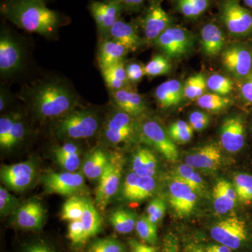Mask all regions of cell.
Masks as SVG:
<instances>
[{
    "instance_id": "60d3db41",
    "label": "cell",
    "mask_w": 252,
    "mask_h": 252,
    "mask_svg": "<svg viewBox=\"0 0 252 252\" xmlns=\"http://www.w3.org/2000/svg\"><path fill=\"white\" fill-rule=\"evenodd\" d=\"M169 59L162 55H155L145 66V75L154 77L157 76L164 75L170 72L171 69Z\"/></svg>"
},
{
    "instance_id": "681fc988",
    "label": "cell",
    "mask_w": 252,
    "mask_h": 252,
    "mask_svg": "<svg viewBox=\"0 0 252 252\" xmlns=\"http://www.w3.org/2000/svg\"><path fill=\"white\" fill-rule=\"evenodd\" d=\"M127 79L130 83H137L145 75L144 66L141 63H131L126 65Z\"/></svg>"
},
{
    "instance_id": "8992f818",
    "label": "cell",
    "mask_w": 252,
    "mask_h": 252,
    "mask_svg": "<svg viewBox=\"0 0 252 252\" xmlns=\"http://www.w3.org/2000/svg\"><path fill=\"white\" fill-rule=\"evenodd\" d=\"M124 159L119 154H113L102 176L99 177L98 185L95 190V203L101 211L106 207L115 195L120 187Z\"/></svg>"
},
{
    "instance_id": "f5cc1de1",
    "label": "cell",
    "mask_w": 252,
    "mask_h": 252,
    "mask_svg": "<svg viewBox=\"0 0 252 252\" xmlns=\"http://www.w3.org/2000/svg\"><path fill=\"white\" fill-rule=\"evenodd\" d=\"M122 4L124 11L135 12L139 11L143 6L146 0H113Z\"/></svg>"
},
{
    "instance_id": "94428289",
    "label": "cell",
    "mask_w": 252,
    "mask_h": 252,
    "mask_svg": "<svg viewBox=\"0 0 252 252\" xmlns=\"http://www.w3.org/2000/svg\"><path fill=\"white\" fill-rule=\"evenodd\" d=\"M185 252H205V247L200 243L191 242L186 246Z\"/></svg>"
},
{
    "instance_id": "3957f363",
    "label": "cell",
    "mask_w": 252,
    "mask_h": 252,
    "mask_svg": "<svg viewBox=\"0 0 252 252\" xmlns=\"http://www.w3.org/2000/svg\"><path fill=\"white\" fill-rule=\"evenodd\" d=\"M97 112L89 109H74L57 120L56 135L67 140H83L94 137L100 129Z\"/></svg>"
},
{
    "instance_id": "ee69618b",
    "label": "cell",
    "mask_w": 252,
    "mask_h": 252,
    "mask_svg": "<svg viewBox=\"0 0 252 252\" xmlns=\"http://www.w3.org/2000/svg\"><path fill=\"white\" fill-rule=\"evenodd\" d=\"M19 201L17 198L4 188L0 187V213L1 216H6L18 208Z\"/></svg>"
},
{
    "instance_id": "603a6c76",
    "label": "cell",
    "mask_w": 252,
    "mask_h": 252,
    "mask_svg": "<svg viewBox=\"0 0 252 252\" xmlns=\"http://www.w3.org/2000/svg\"><path fill=\"white\" fill-rule=\"evenodd\" d=\"M129 50L118 41L105 38L99 42L97 49V63L101 70L122 62Z\"/></svg>"
},
{
    "instance_id": "484cf974",
    "label": "cell",
    "mask_w": 252,
    "mask_h": 252,
    "mask_svg": "<svg viewBox=\"0 0 252 252\" xmlns=\"http://www.w3.org/2000/svg\"><path fill=\"white\" fill-rule=\"evenodd\" d=\"M225 46V36L220 27L214 23L203 26L201 31V46L204 54L215 57L223 51Z\"/></svg>"
},
{
    "instance_id": "d6a6232c",
    "label": "cell",
    "mask_w": 252,
    "mask_h": 252,
    "mask_svg": "<svg viewBox=\"0 0 252 252\" xmlns=\"http://www.w3.org/2000/svg\"><path fill=\"white\" fill-rule=\"evenodd\" d=\"M207 79L203 73L194 74L184 84V92L187 98L197 99L205 94L207 89Z\"/></svg>"
},
{
    "instance_id": "83f0119b",
    "label": "cell",
    "mask_w": 252,
    "mask_h": 252,
    "mask_svg": "<svg viewBox=\"0 0 252 252\" xmlns=\"http://www.w3.org/2000/svg\"><path fill=\"white\" fill-rule=\"evenodd\" d=\"M109 158L108 156L102 149L93 151L83 164V175L90 180H99L107 167Z\"/></svg>"
},
{
    "instance_id": "7bdbcfd3",
    "label": "cell",
    "mask_w": 252,
    "mask_h": 252,
    "mask_svg": "<svg viewBox=\"0 0 252 252\" xmlns=\"http://www.w3.org/2000/svg\"><path fill=\"white\" fill-rule=\"evenodd\" d=\"M207 84L209 90L222 96L228 95L233 89V81L220 74H212L207 78Z\"/></svg>"
},
{
    "instance_id": "d4e9b609",
    "label": "cell",
    "mask_w": 252,
    "mask_h": 252,
    "mask_svg": "<svg viewBox=\"0 0 252 252\" xmlns=\"http://www.w3.org/2000/svg\"><path fill=\"white\" fill-rule=\"evenodd\" d=\"M236 192L233 185L225 180L217 182L213 189L214 207L219 215L230 211L236 203Z\"/></svg>"
},
{
    "instance_id": "c3c4849f",
    "label": "cell",
    "mask_w": 252,
    "mask_h": 252,
    "mask_svg": "<svg viewBox=\"0 0 252 252\" xmlns=\"http://www.w3.org/2000/svg\"><path fill=\"white\" fill-rule=\"evenodd\" d=\"M21 252H58L51 243L44 240H35L23 247Z\"/></svg>"
},
{
    "instance_id": "680465c9",
    "label": "cell",
    "mask_w": 252,
    "mask_h": 252,
    "mask_svg": "<svg viewBox=\"0 0 252 252\" xmlns=\"http://www.w3.org/2000/svg\"><path fill=\"white\" fill-rule=\"evenodd\" d=\"M234 250L225 246V245H220V243L212 244V245H207L205 247V252H235Z\"/></svg>"
},
{
    "instance_id": "d590c367",
    "label": "cell",
    "mask_w": 252,
    "mask_h": 252,
    "mask_svg": "<svg viewBox=\"0 0 252 252\" xmlns=\"http://www.w3.org/2000/svg\"><path fill=\"white\" fill-rule=\"evenodd\" d=\"M197 103L204 109L218 112L229 107L232 99L216 94H205L197 99Z\"/></svg>"
},
{
    "instance_id": "ac0fdd59",
    "label": "cell",
    "mask_w": 252,
    "mask_h": 252,
    "mask_svg": "<svg viewBox=\"0 0 252 252\" xmlns=\"http://www.w3.org/2000/svg\"><path fill=\"white\" fill-rule=\"evenodd\" d=\"M157 187L154 177H142L132 172L124 180L123 198L130 202H139L152 196Z\"/></svg>"
},
{
    "instance_id": "5b68a950",
    "label": "cell",
    "mask_w": 252,
    "mask_h": 252,
    "mask_svg": "<svg viewBox=\"0 0 252 252\" xmlns=\"http://www.w3.org/2000/svg\"><path fill=\"white\" fill-rule=\"evenodd\" d=\"M220 19L230 35L236 37L252 36V13L242 6L240 0H221Z\"/></svg>"
},
{
    "instance_id": "11a10c76",
    "label": "cell",
    "mask_w": 252,
    "mask_h": 252,
    "mask_svg": "<svg viewBox=\"0 0 252 252\" xmlns=\"http://www.w3.org/2000/svg\"><path fill=\"white\" fill-rule=\"evenodd\" d=\"M11 94L10 91L4 86L0 89V111L1 112L6 109L11 101Z\"/></svg>"
},
{
    "instance_id": "d6986e66",
    "label": "cell",
    "mask_w": 252,
    "mask_h": 252,
    "mask_svg": "<svg viewBox=\"0 0 252 252\" xmlns=\"http://www.w3.org/2000/svg\"><path fill=\"white\" fill-rule=\"evenodd\" d=\"M14 213L15 224L24 230L41 229L45 220V209L36 200L23 203Z\"/></svg>"
},
{
    "instance_id": "9c48e42d",
    "label": "cell",
    "mask_w": 252,
    "mask_h": 252,
    "mask_svg": "<svg viewBox=\"0 0 252 252\" xmlns=\"http://www.w3.org/2000/svg\"><path fill=\"white\" fill-rule=\"evenodd\" d=\"M46 193L74 195L85 187L84 175L79 172L47 171L41 177Z\"/></svg>"
},
{
    "instance_id": "8d00e7d4",
    "label": "cell",
    "mask_w": 252,
    "mask_h": 252,
    "mask_svg": "<svg viewBox=\"0 0 252 252\" xmlns=\"http://www.w3.org/2000/svg\"><path fill=\"white\" fill-rule=\"evenodd\" d=\"M135 230L142 241L153 246L157 243V225L151 222L147 216L143 215L137 220Z\"/></svg>"
},
{
    "instance_id": "7c38bea8",
    "label": "cell",
    "mask_w": 252,
    "mask_h": 252,
    "mask_svg": "<svg viewBox=\"0 0 252 252\" xmlns=\"http://www.w3.org/2000/svg\"><path fill=\"white\" fill-rule=\"evenodd\" d=\"M141 136L146 142L153 146L167 160L174 162L178 158V149L175 142L156 121L148 120L142 124Z\"/></svg>"
},
{
    "instance_id": "4316f807",
    "label": "cell",
    "mask_w": 252,
    "mask_h": 252,
    "mask_svg": "<svg viewBox=\"0 0 252 252\" xmlns=\"http://www.w3.org/2000/svg\"><path fill=\"white\" fill-rule=\"evenodd\" d=\"M132 172L142 177H154L158 168V160L153 152L140 148L134 154L132 162Z\"/></svg>"
},
{
    "instance_id": "6f0895ef",
    "label": "cell",
    "mask_w": 252,
    "mask_h": 252,
    "mask_svg": "<svg viewBox=\"0 0 252 252\" xmlns=\"http://www.w3.org/2000/svg\"><path fill=\"white\" fill-rule=\"evenodd\" d=\"M165 210H166V206H165V203L158 210L154 212V214L148 215L147 217H148L151 222H152L154 224L157 225L162 220L163 217L165 216Z\"/></svg>"
},
{
    "instance_id": "7a4b0ae2",
    "label": "cell",
    "mask_w": 252,
    "mask_h": 252,
    "mask_svg": "<svg viewBox=\"0 0 252 252\" xmlns=\"http://www.w3.org/2000/svg\"><path fill=\"white\" fill-rule=\"evenodd\" d=\"M0 11L17 27L46 37L54 36L65 21L42 0H4Z\"/></svg>"
},
{
    "instance_id": "9f6ffc18",
    "label": "cell",
    "mask_w": 252,
    "mask_h": 252,
    "mask_svg": "<svg viewBox=\"0 0 252 252\" xmlns=\"http://www.w3.org/2000/svg\"><path fill=\"white\" fill-rule=\"evenodd\" d=\"M54 152L60 154H74L79 153V149L77 144L72 142H67L60 146L54 150Z\"/></svg>"
},
{
    "instance_id": "9a60e30c",
    "label": "cell",
    "mask_w": 252,
    "mask_h": 252,
    "mask_svg": "<svg viewBox=\"0 0 252 252\" xmlns=\"http://www.w3.org/2000/svg\"><path fill=\"white\" fill-rule=\"evenodd\" d=\"M35 175V166L31 161L3 165L0 171L1 180L4 185L18 192L27 189L34 181Z\"/></svg>"
},
{
    "instance_id": "1f68e13d",
    "label": "cell",
    "mask_w": 252,
    "mask_h": 252,
    "mask_svg": "<svg viewBox=\"0 0 252 252\" xmlns=\"http://www.w3.org/2000/svg\"><path fill=\"white\" fill-rule=\"evenodd\" d=\"M175 178L187 184L196 193H201L205 190V183L203 179L198 172L195 171L193 167L187 164H182L177 167Z\"/></svg>"
},
{
    "instance_id": "be15d7a7",
    "label": "cell",
    "mask_w": 252,
    "mask_h": 252,
    "mask_svg": "<svg viewBox=\"0 0 252 252\" xmlns=\"http://www.w3.org/2000/svg\"><path fill=\"white\" fill-rule=\"evenodd\" d=\"M42 1H44V0H42Z\"/></svg>"
},
{
    "instance_id": "f907efd6",
    "label": "cell",
    "mask_w": 252,
    "mask_h": 252,
    "mask_svg": "<svg viewBox=\"0 0 252 252\" xmlns=\"http://www.w3.org/2000/svg\"><path fill=\"white\" fill-rule=\"evenodd\" d=\"M240 94L244 102L252 104V72L240 81Z\"/></svg>"
},
{
    "instance_id": "4fadbf2b",
    "label": "cell",
    "mask_w": 252,
    "mask_h": 252,
    "mask_svg": "<svg viewBox=\"0 0 252 252\" xmlns=\"http://www.w3.org/2000/svg\"><path fill=\"white\" fill-rule=\"evenodd\" d=\"M89 9L102 39L107 36L111 28L120 19L124 11L122 4L113 0H91Z\"/></svg>"
},
{
    "instance_id": "30bf717a",
    "label": "cell",
    "mask_w": 252,
    "mask_h": 252,
    "mask_svg": "<svg viewBox=\"0 0 252 252\" xmlns=\"http://www.w3.org/2000/svg\"><path fill=\"white\" fill-rule=\"evenodd\" d=\"M223 67L237 80L242 81L252 72V49L243 44H235L223 50Z\"/></svg>"
},
{
    "instance_id": "db71d44e",
    "label": "cell",
    "mask_w": 252,
    "mask_h": 252,
    "mask_svg": "<svg viewBox=\"0 0 252 252\" xmlns=\"http://www.w3.org/2000/svg\"><path fill=\"white\" fill-rule=\"evenodd\" d=\"M129 246L131 252H158L157 249L153 245H146L133 239L129 241Z\"/></svg>"
},
{
    "instance_id": "91938a15",
    "label": "cell",
    "mask_w": 252,
    "mask_h": 252,
    "mask_svg": "<svg viewBox=\"0 0 252 252\" xmlns=\"http://www.w3.org/2000/svg\"><path fill=\"white\" fill-rule=\"evenodd\" d=\"M163 204H165L163 200L161 198H155L149 204L148 206L147 207V216L148 215H152L154 212L158 210Z\"/></svg>"
},
{
    "instance_id": "44dd1931",
    "label": "cell",
    "mask_w": 252,
    "mask_h": 252,
    "mask_svg": "<svg viewBox=\"0 0 252 252\" xmlns=\"http://www.w3.org/2000/svg\"><path fill=\"white\" fill-rule=\"evenodd\" d=\"M109 95L116 108L130 114L132 117H140L146 112L147 105L143 97L129 87L121 90L109 91Z\"/></svg>"
},
{
    "instance_id": "836d02e7",
    "label": "cell",
    "mask_w": 252,
    "mask_h": 252,
    "mask_svg": "<svg viewBox=\"0 0 252 252\" xmlns=\"http://www.w3.org/2000/svg\"><path fill=\"white\" fill-rule=\"evenodd\" d=\"M210 0H177L179 11L188 18H196L205 12L209 7Z\"/></svg>"
},
{
    "instance_id": "bcb514c9",
    "label": "cell",
    "mask_w": 252,
    "mask_h": 252,
    "mask_svg": "<svg viewBox=\"0 0 252 252\" xmlns=\"http://www.w3.org/2000/svg\"><path fill=\"white\" fill-rule=\"evenodd\" d=\"M68 238L74 245H79L86 241L84 225L81 220L69 222L68 225Z\"/></svg>"
},
{
    "instance_id": "816d5d0a",
    "label": "cell",
    "mask_w": 252,
    "mask_h": 252,
    "mask_svg": "<svg viewBox=\"0 0 252 252\" xmlns=\"http://www.w3.org/2000/svg\"><path fill=\"white\" fill-rule=\"evenodd\" d=\"M160 252H180L178 239L173 233H167L162 242Z\"/></svg>"
},
{
    "instance_id": "7dc6e473",
    "label": "cell",
    "mask_w": 252,
    "mask_h": 252,
    "mask_svg": "<svg viewBox=\"0 0 252 252\" xmlns=\"http://www.w3.org/2000/svg\"><path fill=\"white\" fill-rule=\"evenodd\" d=\"M189 122L194 130H205L210 124V118L205 113L195 111L192 112L189 117Z\"/></svg>"
},
{
    "instance_id": "52a82bcc",
    "label": "cell",
    "mask_w": 252,
    "mask_h": 252,
    "mask_svg": "<svg viewBox=\"0 0 252 252\" xmlns=\"http://www.w3.org/2000/svg\"><path fill=\"white\" fill-rule=\"evenodd\" d=\"M154 44L167 59H180L193 49L195 38L188 30L171 26L157 38Z\"/></svg>"
},
{
    "instance_id": "cb8c5ba5",
    "label": "cell",
    "mask_w": 252,
    "mask_h": 252,
    "mask_svg": "<svg viewBox=\"0 0 252 252\" xmlns=\"http://www.w3.org/2000/svg\"><path fill=\"white\" fill-rule=\"evenodd\" d=\"M155 97L163 108L178 105L185 97L184 85L176 79L165 81L156 89Z\"/></svg>"
},
{
    "instance_id": "ba28073f",
    "label": "cell",
    "mask_w": 252,
    "mask_h": 252,
    "mask_svg": "<svg viewBox=\"0 0 252 252\" xmlns=\"http://www.w3.org/2000/svg\"><path fill=\"white\" fill-rule=\"evenodd\" d=\"M135 132L133 117L116 108L106 119L102 136L107 143L118 145L130 140Z\"/></svg>"
},
{
    "instance_id": "b9f144b4",
    "label": "cell",
    "mask_w": 252,
    "mask_h": 252,
    "mask_svg": "<svg viewBox=\"0 0 252 252\" xmlns=\"http://www.w3.org/2000/svg\"><path fill=\"white\" fill-rule=\"evenodd\" d=\"M193 129L185 121H177L169 127L168 135L175 142L185 144L191 140Z\"/></svg>"
},
{
    "instance_id": "e575fe53",
    "label": "cell",
    "mask_w": 252,
    "mask_h": 252,
    "mask_svg": "<svg viewBox=\"0 0 252 252\" xmlns=\"http://www.w3.org/2000/svg\"><path fill=\"white\" fill-rule=\"evenodd\" d=\"M27 127L23 122L22 117L18 114H15L14 122L10 128L9 135L6 139L2 149H11L14 148L23 142L26 137Z\"/></svg>"
},
{
    "instance_id": "6da1fadb",
    "label": "cell",
    "mask_w": 252,
    "mask_h": 252,
    "mask_svg": "<svg viewBox=\"0 0 252 252\" xmlns=\"http://www.w3.org/2000/svg\"><path fill=\"white\" fill-rule=\"evenodd\" d=\"M21 95L41 120H59L79 105L75 91L57 79L37 81L23 89Z\"/></svg>"
},
{
    "instance_id": "4dcf8cb0",
    "label": "cell",
    "mask_w": 252,
    "mask_h": 252,
    "mask_svg": "<svg viewBox=\"0 0 252 252\" xmlns=\"http://www.w3.org/2000/svg\"><path fill=\"white\" fill-rule=\"evenodd\" d=\"M109 220L114 229L121 234H127L135 230L137 220L135 214L126 209L114 210Z\"/></svg>"
},
{
    "instance_id": "6125c7cd",
    "label": "cell",
    "mask_w": 252,
    "mask_h": 252,
    "mask_svg": "<svg viewBox=\"0 0 252 252\" xmlns=\"http://www.w3.org/2000/svg\"><path fill=\"white\" fill-rule=\"evenodd\" d=\"M243 1L248 7L252 9V0H243Z\"/></svg>"
},
{
    "instance_id": "277c9868",
    "label": "cell",
    "mask_w": 252,
    "mask_h": 252,
    "mask_svg": "<svg viewBox=\"0 0 252 252\" xmlns=\"http://www.w3.org/2000/svg\"><path fill=\"white\" fill-rule=\"evenodd\" d=\"M212 238L217 243L234 250H245L252 244V232L243 219L227 217L216 222L210 230Z\"/></svg>"
},
{
    "instance_id": "2e32d148",
    "label": "cell",
    "mask_w": 252,
    "mask_h": 252,
    "mask_svg": "<svg viewBox=\"0 0 252 252\" xmlns=\"http://www.w3.org/2000/svg\"><path fill=\"white\" fill-rule=\"evenodd\" d=\"M169 203L177 217H188L196 205L197 193L187 184L174 178L169 187Z\"/></svg>"
},
{
    "instance_id": "74e56055",
    "label": "cell",
    "mask_w": 252,
    "mask_h": 252,
    "mask_svg": "<svg viewBox=\"0 0 252 252\" xmlns=\"http://www.w3.org/2000/svg\"><path fill=\"white\" fill-rule=\"evenodd\" d=\"M233 187L238 198L242 203L248 204L252 201V175L240 173L234 177Z\"/></svg>"
},
{
    "instance_id": "7402d4cb",
    "label": "cell",
    "mask_w": 252,
    "mask_h": 252,
    "mask_svg": "<svg viewBox=\"0 0 252 252\" xmlns=\"http://www.w3.org/2000/svg\"><path fill=\"white\" fill-rule=\"evenodd\" d=\"M105 38L118 41L130 51H137L145 41L139 35L133 24L126 23L122 18L114 23Z\"/></svg>"
},
{
    "instance_id": "f35d334b",
    "label": "cell",
    "mask_w": 252,
    "mask_h": 252,
    "mask_svg": "<svg viewBox=\"0 0 252 252\" xmlns=\"http://www.w3.org/2000/svg\"><path fill=\"white\" fill-rule=\"evenodd\" d=\"M86 252H127V248L117 239L99 238L89 244Z\"/></svg>"
},
{
    "instance_id": "e0dca14e",
    "label": "cell",
    "mask_w": 252,
    "mask_h": 252,
    "mask_svg": "<svg viewBox=\"0 0 252 252\" xmlns=\"http://www.w3.org/2000/svg\"><path fill=\"white\" fill-rule=\"evenodd\" d=\"M246 139L245 122L240 116L227 118L220 127L222 147L230 153H236L243 148Z\"/></svg>"
},
{
    "instance_id": "5bb4252c",
    "label": "cell",
    "mask_w": 252,
    "mask_h": 252,
    "mask_svg": "<svg viewBox=\"0 0 252 252\" xmlns=\"http://www.w3.org/2000/svg\"><path fill=\"white\" fill-rule=\"evenodd\" d=\"M172 18L162 8L160 0H152L142 19L144 40L154 42L167 28L172 26Z\"/></svg>"
},
{
    "instance_id": "f1b7e54d",
    "label": "cell",
    "mask_w": 252,
    "mask_h": 252,
    "mask_svg": "<svg viewBox=\"0 0 252 252\" xmlns=\"http://www.w3.org/2000/svg\"><path fill=\"white\" fill-rule=\"evenodd\" d=\"M125 61L102 69V77L109 91H116L129 87V81L126 73Z\"/></svg>"
},
{
    "instance_id": "f546056e",
    "label": "cell",
    "mask_w": 252,
    "mask_h": 252,
    "mask_svg": "<svg viewBox=\"0 0 252 252\" xmlns=\"http://www.w3.org/2000/svg\"><path fill=\"white\" fill-rule=\"evenodd\" d=\"M84 210L81 220L84 225L86 240L92 238L99 233L102 227V220L96 207L91 200L84 198Z\"/></svg>"
},
{
    "instance_id": "ab89813d",
    "label": "cell",
    "mask_w": 252,
    "mask_h": 252,
    "mask_svg": "<svg viewBox=\"0 0 252 252\" xmlns=\"http://www.w3.org/2000/svg\"><path fill=\"white\" fill-rule=\"evenodd\" d=\"M84 210V198L73 195L63 205L61 218L63 220H81Z\"/></svg>"
},
{
    "instance_id": "f6af8a7d",
    "label": "cell",
    "mask_w": 252,
    "mask_h": 252,
    "mask_svg": "<svg viewBox=\"0 0 252 252\" xmlns=\"http://www.w3.org/2000/svg\"><path fill=\"white\" fill-rule=\"evenodd\" d=\"M54 154L59 165L67 172H76L80 166L79 152L74 154H60L54 152Z\"/></svg>"
},
{
    "instance_id": "8fae6325",
    "label": "cell",
    "mask_w": 252,
    "mask_h": 252,
    "mask_svg": "<svg viewBox=\"0 0 252 252\" xmlns=\"http://www.w3.org/2000/svg\"><path fill=\"white\" fill-rule=\"evenodd\" d=\"M23 63V50L7 28L0 32V73L9 77L19 71Z\"/></svg>"
},
{
    "instance_id": "ffe728a7",
    "label": "cell",
    "mask_w": 252,
    "mask_h": 252,
    "mask_svg": "<svg viewBox=\"0 0 252 252\" xmlns=\"http://www.w3.org/2000/svg\"><path fill=\"white\" fill-rule=\"evenodd\" d=\"M222 162V154L220 147L215 144H205L185 158L187 165L194 169L212 172L220 167Z\"/></svg>"
}]
</instances>
